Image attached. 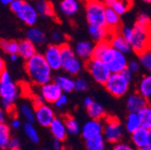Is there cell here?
I'll use <instances>...</instances> for the list:
<instances>
[{"label": "cell", "mask_w": 151, "mask_h": 150, "mask_svg": "<svg viewBox=\"0 0 151 150\" xmlns=\"http://www.w3.org/2000/svg\"><path fill=\"white\" fill-rule=\"evenodd\" d=\"M104 3L106 7H111L120 16L126 14L133 4L131 1H122V0H106Z\"/></svg>", "instance_id": "26"}, {"label": "cell", "mask_w": 151, "mask_h": 150, "mask_svg": "<svg viewBox=\"0 0 151 150\" xmlns=\"http://www.w3.org/2000/svg\"><path fill=\"white\" fill-rule=\"evenodd\" d=\"M139 62L148 74H151V50H146L139 55Z\"/></svg>", "instance_id": "39"}, {"label": "cell", "mask_w": 151, "mask_h": 150, "mask_svg": "<svg viewBox=\"0 0 151 150\" xmlns=\"http://www.w3.org/2000/svg\"><path fill=\"white\" fill-rule=\"evenodd\" d=\"M64 150H74V149L69 146H66V147H64Z\"/></svg>", "instance_id": "58"}, {"label": "cell", "mask_w": 151, "mask_h": 150, "mask_svg": "<svg viewBox=\"0 0 151 150\" xmlns=\"http://www.w3.org/2000/svg\"><path fill=\"white\" fill-rule=\"evenodd\" d=\"M19 42L15 40H1L0 41V48L6 53L10 55L18 54Z\"/></svg>", "instance_id": "35"}, {"label": "cell", "mask_w": 151, "mask_h": 150, "mask_svg": "<svg viewBox=\"0 0 151 150\" xmlns=\"http://www.w3.org/2000/svg\"><path fill=\"white\" fill-rule=\"evenodd\" d=\"M86 111L91 120L102 121L106 118V112L104 106L97 102L93 101V103L86 109Z\"/></svg>", "instance_id": "28"}, {"label": "cell", "mask_w": 151, "mask_h": 150, "mask_svg": "<svg viewBox=\"0 0 151 150\" xmlns=\"http://www.w3.org/2000/svg\"><path fill=\"white\" fill-rule=\"evenodd\" d=\"M64 39H65V37H64V34L58 31V30H55L52 32L51 33V40L53 42V44H56V45H61L63 43H65L66 42H64Z\"/></svg>", "instance_id": "41"}, {"label": "cell", "mask_w": 151, "mask_h": 150, "mask_svg": "<svg viewBox=\"0 0 151 150\" xmlns=\"http://www.w3.org/2000/svg\"><path fill=\"white\" fill-rule=\"evenodd\" d=\"M63 95L60 88L53 81L41 86L40 95L42 97L45 103H55Z\"/></svg>", "instance_id": "14"}, {"label": "cell", "mask_w": 151, "mask_h": 150, "mask_svg": "<svg viewBox=\"0 0 151 150\" xmlns=\"http://www.w3.org/2000/svg\"><path fill=\"white\" fill-rule=\"evenodd\" d=\"M19 58H20V57H19L18 54H13V55H10L9 56V59H10V60L12 62H16Z\"/></svg>", "instance_id": "54"}, {"label": "cell", "mask_w": 151, "mask_h": 150, "mask_svg": "<svg viewBox=\"0 0 151 150\" xmlns=\"http://www.w3.org/2000/svg\"><path fill=\"white\" fill-rule=\"evenodd\" d=\"M68 95H66V93H63V95L58 99V101H57L54 104L57 108L59 109H63L66 107V105L68 104Z\"/></svg>", "instance_id": "44"}, {"label": "cell", "mask_w": 151, "mask_h": 150, "mask_svg": "<svg viewBox=\"0 0 151 150\" xmlns=\"http://www.w3.org/2000/svg\"><path fill=\"white\" fill-rule=\"evenodd\" d=\"M24 67L29 78L36 85L42 86L52 80V70L42 53H37L26 60Z\"/></svg>", "instance_id": "1"}, {"label": "cell", "mask_w": 151, "mask_h": 150, "mask_svg": "<svg viewBox=\"0 0 151 150\" xmlns=\"http://www.w3.org/2000/svg\"><path fill=\"white\" fill-rule=\"evenodd\" d=\"M148 132H149V140H148V145H147V146L150 148V150H151V129L150 130H148Z\"/></svg>", "instance_id": "56"}, {"label": "cell", "mask_w": 151, "mask_h": 150, "mask_svg": "<svg viewBox=\"0 0 151 150\" xmlns=\"http://www.w3.org/2000/svg\"><path fill=\"white\" fill-rule=\"evenodd\" d=\"M64 122L66 125V128L68 133L70 135H78L81 131V127L78 121L71 115H66L64 117Z\"/></svg>", "instance_id": "33"}, {"label": "cell", "mask_w": 151, "mask_h": 150, "mask_svg": "<svg viewBox=\"0 0 151 150\" xmlns=\"http://www.w3.org/2000/svg\"><path fill=\"white\" fill-rule=\"evenodd\" d=\"M88 83L84 78H78L74 82V90L77 92H85L88 89Z\"/></svg>", "instance_id": "40"}, {"label": "cell", "mask_w": 151, "mask_h": 150, "mask_svg": "<svg viewBox=\"0 0 151 150\" xmlns=\"http://www.w3.org/2000/svg\"><path fill=\"white\" fill-rule=\"evenodd\" d=\"M135 23L138 24H140V25H144V26L150 25L151 24V18H150V16L147 14L140 13L138 15L137 20H136Z\"/></svg>", "instance_id": "42"}, {"label": "cell", "mask_w": 151, "mask_h": 150, "mask_svg": "<svg viewBox=\"0 0 151 150\" xmlns=\"http://www.w3.org/2000/svg\"><path fill=\"white\" fill-rule=\"evenodd\" d=\"M103 130H104V123L101 121L89 120L86 122H85L84 125L81 127L80 132L83 139L86 141L103 136Z\"/></svg>", "instance_id": "13"}, {"label": "cell", "mask_w": 151, "mask_h": 150, "mask_svg": "<svg viewBox=\"0 0 151 150\" xmlns=\"http://www.w3.org/2000/svg\"><path fill=\"white\" fill-rule=\"evenodd\" d=\"M105 139L103 136L86 140L85 146L86 150H105Z\"/></svg>", "instance_id": "36"}, {"label": "cell", "mask_w": 151, "mask_h": 150, "mask_svg": "<svg viewBox=\"0 0 151 150\" xmlns=\"http://www.w3.org/2000/svg\"><path fill=\"white\" fill-rule=\"evenodd\" d=\"M122 75L125 77V78L130 83L132 81V78H133V74H132L128 68H126L123 72H122Z\"/></svg>", "instance_id": "50"}, {"label": "cell", "mask_w": 151, "mask_h": 150, "mask_svg": "<svg viewBox=\"0 0 151 150\" xmlns=\"http://www.w3.org/2000/svg\"><path fill=\"white\" fill-rule=\"evenodd\" d=\"M147 103H151V74L143 76L138 85V92Z\"/></svg>", "instance_id": "22"}, {"label": "cell", "mask_w": 151, "mask_h": 150, "mask_svg": "<svg viewBox=\"0 0 151 150\" xmlns=\"http://www.w3.org/2000/svg\"><path fill=\"white\" fill-rule=\"evenodd\" d=\"M34 114L37 123L44 128H49L56 118L53 108L47 103L34 107Z\"/></svg>", "instance_id": "10"}, {"label": "cell", "mask_w": 151, "mask_h": 150, "mask_svg": "<svg viewBox=\"0 0 151 150\" xmlns=\"http://www.w3.org/2000/svg\"><path fill=\"white\" fill-rule=\"evenodd\" d=\"M86 68L96 83L104 85L111 75L109 68L101 60L92 59L86 62Z\"/></svg>", "instance_id": "9"}, {"label": "cell", "mask_w": 151, "mask_h": 150, "mask_svg": "<svg viewBox=\"0 0 151 150\" xmlns=\"http://www.w3.org/2000/svg\"><path fill=\"white\" fill-rule=\"evenodd\" d=\"M20 112L22 116L25 119L26 122L33 123L35 121L34 107L29 103H23L20 107Z\"/></svg>", "instance_id": "37"}, {"label": "cell", "mask_w": 151, "mask_h": 150, "mask_svg": "<svg viewBox=\"0 0 151 150\" xmlns=\"http://www.w3.org/2000/svg\"><path fill=\"white\" fill-rule=\"evenodd\" d=\"M43 57L50 66L52 71H58L61 68V55H60V48L59 45L50 44L46 47Z\"/></svg>", "instance_id": "12"}, {"label": "cell", "mask_w": 151, "mask_h": 150, "mask_svg": "<svg viewBox=\"0 0 151 150\" xmlns=\"http://www.w3.org/2000/svg\"><path fill=\"white\" fill-rule=\"evenodd\" d=\"M23 2H24L23 0H12V2H11V4L9 6L11 11L15 14L18 11V9L21 7Z\"/></svg>", "instance_id": "46"}, {"label": "cell", "mask_w": 151, "mask_h": 150, "mask_svg": "<svg viewBox=\"0 0 151 150\" xmlns=\"http://www.w3.org/2000/svg\"><path fill=\"white\" fill-rule=\"evenodd\" d=\"M52 136L54 137V139L59 140L60 142H63L66 140L68 137V131L66 128V125L64 122V120L59 117H56L50 126L49 127Z\"/></svg>", "instance_id": "16"}, {"label": "cell", "mask_w": 151, "mask_h": 150, "mask_svg": "<svg viewBox=\"0 0 151 150\" xmlns=\"http://www.w3.org/2000/svg\"><path fill=\"white\" fill-rule=\"evenodd\" d=\"M140 67H141V66H140L139 62L137 61V60H131V61H129L128 63V67H127V68L133 75L138 73L139 71Z\"/></svg>", "instance_id": "43"}, {"label": "cell", "mask_w": 151, "mask_h": 150, "mask_svg": "<svg viewBox=\"0 0 151 150\" xmlns=\"http://www.w3.org/2000/svg\"><path fill=\"white\" fill-rule=\"evenodd\" d=\"M101 60L106 65L111 74L122 73L128 67L126 55L111 48V46L104 52Z\"/></svg>", "instance_id": "5"}, {"label": "cell", "mask_w": 151, "mask_h": 150, "mask_svg": "<svg viewBox=\"0 0 151 150\" xmlns=\"http://www.w3.org/2000/svg\"><path fill=\"white\" fill-rule=\"evenodd\" d=\"M86 18L89 25L105 27V10L106 6L102 1L91 0L85 6Z\"/></svg>", "instance_id": "6"}, {"label": "cell", "mask_w": 151, "mask_h": 150, "mask_svg": "<svg viewBox=\"0 0 151 150\" xmlns=\"http://www.w3.org/2000/svg\"><path fill=\"white\" fill-rule=\"evenodd\" d=\"M109 42H110V45L111 48L115 49L116 50H118L125 55L129 53L132 50L130 44L123 38L119 32L111 34V36L109 39Z\"/></svg>", "instance_id": "19"}, {"label": "cell", "mask_w": 151, "mask_h": 150, "mask_svg": "<svg viewBox=\"0 0 151 150\" xmlns=\"http://www.w3.org/2000/svg\"><path fill=\"white\" fill-rule=\"evenodd\" d=\"M123 131L122 125L117 117L106 116L103 130V137L105 141L114 145L120 143L123 137Z\"/></svg>", "instance_id": "7"}, {"label": "cell", "mask_w": 151, "mask_h": 150, "mask_svg": "<svg viewBox=\"0 0 151 150\" xmlns=\"http://www.w3.org/2000/svg\"><path fill=\"white\" fill-rule=\"evenodd\" d=\"M147 104V102L138 93L130 95L126 101V107L129 113H139Z\"/></svg>", "instance_id": "18"}, {"label": "cell", "mask_w": 151, "mask_h": 150, "mask_svg": "<svg viewBox=\"0 0 151 150\" xmlns=\"http://www.w3.org/2000/svg\"><path fill=\"white\" fill-rule=\"evenodd\" d=\"M15 14L24 24L28 26L34 25L38 21V17H39V14H38L35 6L25 1L23 2L21 7L18 9Z\"/></svg>", "instance_id": "11"}, {"label": "cell", "mask_w": 151, "mask_h": 150, "mask_svg": "<svg viewBox=\"0 0 151 150\" xmlns=\"http://www.w3.org/2000/svg\"><path fill=\"white\" fill-rule=\"evenodd\" d=\"M93 44L87 41H80L76 43L74 49L75 54L80 60H84L86 62L89 61L93 59Z\"/></svg>", "instance_id": "15"}, {"label": "cell", "mask_w": 151, "mask_h": 150, "mask_svg": "<svg viewBox=\"0 0 151 150\" xmlns=\"http://www.w3.org/2000/svg\"><path fill=\"white\" fill-rule=\"evenodd\" d=\"M131 142L135 147L140 148L144 146H147L149 140V132L148 130L144 128H139L135 132L130 135Z\"/></svg>", "instance_id": "20"}, {"label": "cell", "mask_w": 151, "mask_h": 150, "mask_svg": "<svg viewBox=\"0 0 151 150\" xmlns=\"http://www.w3.org/2000/svg\"><path fill=\"white\" fill-rule=\"evenodd\" d=\"M138 114L139 117L141 128L150 130L151 129V103H147Z\"/></svg>", "instance_id": "30"}, {"label": "cell", "mask_w": 151, "mask_h": 150, "mask_svg": "<svg viewBox=\"0 0 151 150\" xmlns=\"http://www.w3.org/2000/svg\"><path fill=\"white\" fill-rule=\"evenodd\" d=\"M6 121V113H5V111L0 107V125L4 124Z\"/></svg>", "instance_id": "52"}, {"label": "cell", "mask_w": 151, "mask_h": 150, "mask_svg": "<svg viewBox=\"0 0 151 150\" xmlns=\"http://www.w3.org/2000/svg\"><path fill=\"white\" fill-rule=\"evenodd\" d=\"M26 39L35 46H40L46 42L47 37L43 31L36 27H31L26 32Z\"/></svg>", "instance_id": "25"}, {"label": "cell", "mask_w": 151, "mask_h": 150, "mask_svg": "<svg viewBox=\"0 0 151 150\" xmlns=\"http://www.w3.org/2000/svg\"><path fill=\"white\" fill-rule=\"evenodd\" d=\"M109 41H103L100 42H97L93 46V59L96 60H101L104 52L108 50L110 47Z\"/></svg>", "instance_id": "38"}, {"label": "cell", "mask_w": 151, "mask_h": 150, "mask_svg": "<svg viewBox=\"0 0 151 150\" xmlns=\"http://www.w3.org/2000/svg\"><path fill=\"white\" fill-rule=\"evenodd\" d=\"M51 150H64V146L62 145V142L54 139Z\"/></svg>", "instance_id": "49"}, {"label": "cell", "mask_w": 151, "mask_h": 150, "mask_svg": "<svg viewBox=\"0 0 151 150\" xmlns=\"http://www.w3.org/2000/svg\"><path fill=\"white\" fill-rule=\"evenodd\" d=\"M41 150H51L50 148H48V147H44V148H42Z\"/></svg>", "instance_id": "60"}, {"label": "cell", "mask_w": 151, "mask_h": 150, "mask_svg": "<svg viewBox=\"0 0 151 150\" xmlns=\"http://www.w3.org/2000/svg\"><path fill=\"white\" fill-rule=\"evenodd\" d=\"M137 150H150V148L148 146H144V147H140V148H138Z\"/></svg>", "instance_id": "57"}, {"label": "cell", "mask_w": 151, "mask_h": 150, "mask_svg": "<svg viewBox=\"0 0 151 150\" xmlns=\"http://www.w3.org/2000/svg\"><path fill=\"white\" fill-rule=\"evenodd\" d=\"M19 95V90L13 82L10 73L6 69L0 76V99L1 108L8 112L12 111Z\"/></svg>", "instance_id": "2"}, {"label": "cell", "mask_w": 151, "mask_h": 150, "mask_svg": "<svg viewBox=\"0 0 151 150\" xmlns=\"http://www.w3.org/2000/svg\"><path fill=\"white\" fill-rule=\"evenodd\" d=\"M22 126V122L18 118H14L11 121V128L14 129H19Z\"/></svg>", "instance_id": "48"}, {"label": "cell", "mask_w": 151, "mask_h": 150, "mask_svg": "<svg viewBox=\"0 0 151 150\" xmlns=\"http://www.w3.org/2000/svg\"><path fill=\"white\" fill-rule=\"evenodd\" d=\"M141 128L140 121L138 113H129L125 121V128L129 133L132 134L137 129Z\"/></svg>", "instance_id": "31"}, {"label": "cell", "mask_w": 151, "mask_h": 150, "mask_svg": "<svg viewBox=\"0 0 151 150\" xmlns=\"http://www.w3.org/2000/svg\"><path fill=\"white\" fill-rule=\"evenodd\" d=\"M11 2H12V0H1V1H0V3L3 6H10Z\"/></svg>", "instance_id": "55"}, {"label": "cell", "mask_w": 151, "mask_h": 150, "mask_svg": "<svg viewBox=\"0 0 151 150\" xmlns=\"http://www.w3.org/2000/svg\"><path fill=\"white\" fill-rule=\"evenodd\" d=\"M6 70V63L5 60L2 59V57H0V76L2 75V73Z\"/></svg>", "instance_id": "53"}, {"label": "cell", "mask_w": 151, "mask_h": 150, "mask_svg": "<svg viewBox=\"0 0 151 150\" xmlns=\"http://www.w3.org/2000/svg\"><path fill=\"white\" fill-rule=\"evenodd\" d=\"M60 55H61V68L70 77L78 76L81 72L83 67L82 60H80L75 54L74 49L68 43L65 42L60 45Z\"/></svg>", "instance_id": "4"}, {"label": "cell", "mask_w": 151, "mask_h": 150, "mask_svg": "<svg viewBox=\"0 0 151 150\" xmlns=\"http://www.w3.org/2000/svg\"><path fill=\"white\" fill-rule=\"evenodd\" d=\"M111 150H136V149L132 146H130L129 144L120 142V143H117L113 146Z\"/></svg>", "instance_id": "45"}, {"label": "cell", "mask_w": 151, "mask_h": 150, "mask_svg": "<svg viewBox=\"0 0 151 150\" xmlns=\"http://www.w3.org/2000/svg\"><path fill=\"white\" fill-rule=\"evenodd\" d=\"M53 82L60 88L62 93L66 95L74 91L75 80L67 75H57L53 79Z\"/></svg>", "instance_id": "27"}, {"label": "cell", "mask_w": 151, "mask_h": 150, "mask_svg": "<svg viewBox=\"0 0 151 150\" xmlns=\"http://www.w3.org/2000/svg\"><path fill=\"white\" fill-rule=\"evenodd\" d=\"M24 132L28 139L32 142L33 144H39L40 143V135L38 133L37 129L33 126V123L25 122L24 124Z\"/></svg>", "instance_id": "34"}, {"label": "cell", "mask_w": 151, "mask_h": 150, "mask_svg": "<svg viewBox=\"0 0 151 150\" xmlns=\"http://www.w3.org/2000/svg\"><path fill=\"white\" fill-rule=\"evenodd\" d=\"M11 138L12 136L10 127L6 123L0 125V149H8V145Z\"/></svg>", "instance_id": "32"}, {"label": "cell", "mask_w": 151, "mask_h": 150, "mask_svg": "<svg viewBox=\"0 0 151 150\" xmlns=\"http://www.w3.org/2000/svg\"><path fill=\"white\" fill-rule=\"evenodd\" d=\"M8 148L10 149H15V148H20V139H19L17 137H12L10 141H9V145H8Z\"/></svg>", "instance_id": "47"}, {"label": "cell", "mask_w": 151, "mask_h": 150, "mask_svg": "<svg viewBox=\"0 0 151 150\" xmlns=\"http://www.w3.org/2000/svg\"><path fill=\"white\" fill-rule=\"evenodd\" d=\"M60 13L68 17H72L78 14L80 4L77 0H62L59 5Z\"/></svg>", "instance_id": "24"}, {"label": "cell", "mask_w": 151, "mask_h": 150, "mask_svg": "<svg viewBox=\"0 0 151 150\" xmlns=\"http://www.w3.org/2000/svg\"><path fill=\"white\" fill-rule=\"evenodd\" d=\"M88 32L91 38L97 42L103 41H109L110 37L111 36V32L106 27H100V26H92L88 25Z\"/></svg>", "instance_id": "23"}, {"label": "cell", "mask_w": 151, "mask_h": 150, "mask_svg": "<svg viewBox=\"0 0 151 150\" xmlns=\"http://www.w3.org/2000/svg\"><path fill=\"white\" fill-rule=\"evenodd\" d=\"M105 27L111 33L119 32L122 27L121 16L111 7H106L105 10Z\"/></svg>", "instance_id": "17"}, {"label": "cell", "mask_w": 151, "mask_h": 150, "mask_svg": "<svg viewBox=\"0 0 151 150\" xmlns=\"http://www.w3.org/2000/svg\"><path fill=\"white\" fill-rule=\"evenodd\" d=\"M93 103V98H91L90 96H86V97L83 100V106H84L86 109H87Z\"/></svg>", "instance_id": "51"}, {"label": "cell", "mask_w": 151, "mask_h": 150, "mask_svg": "<svg viewBox=\"0 0 151 150\" xmlns=\"http://www.w3.org/2000/svg\"><path fill=\"white\" fill-rule=\"evenodd\" d=\"M35 8L39 15L44 17H52L55 15V10L53 5L49 1L40 0L35 3Z\"/></svg>", "instance_id": "29"}, {"label": "cell", "mask_w": 151, "mask_h": 150, "mask_svg": "<svg viewBox=\"0 0 151 150\" xmlns=\"http://www.w3.org/2000/svg\"><path fill=\"white\" fill-rule=\"evenodd\" d=\"M38 52H37L36 46L33 43H32L31 42H29L27 39L19 42L18 55L20 58L25 60V61L30 60L31 58H32Z\"/></svg>", "instance_id": "21"}, {"label": "cell", "mask_w": 151, "mask_h": 150, "mask_svg": "<svg viewBox=\"0 0 151 150\" xmlns=\"http://www.w3.org/2000/svg\"><path fill=\"white\" fill-rule=\"evenodd\" d=\"M130 83L125 78L122 73L111 74L104 86L107 92L112 96L120 98L129 92Z\"/></svg>", "instance_id": "8"}, {"label": "cell", "mask_w": 151, "mask_h": 150, "mask_svg": "<svg viewBox=\"0 0 151 150\" xmlns=\"http://www.w3.org/2000/svg\"><path fill=\"white\" fill-rule=\"evenodd\" d=\"M132 30L133 32L129 41L131 50L138 55L151 50V24L144 26L135 23Z\"/></svg>", "instance_id": "3"}, {"label": "cell", "mask_w": 151, "mask_h": 150, "mask_svg": "<svg viewBox=\"0 0 151 150\" xmlns=\"http://www.w3.org/2000/svg\"><path fill=\"white\" fill-rule=\"evenodd\" d=\"M6 150H23V149H21V148H15V149H10V148H8Z\"/></svg>", "instance_id": "59"}]
</instances>
